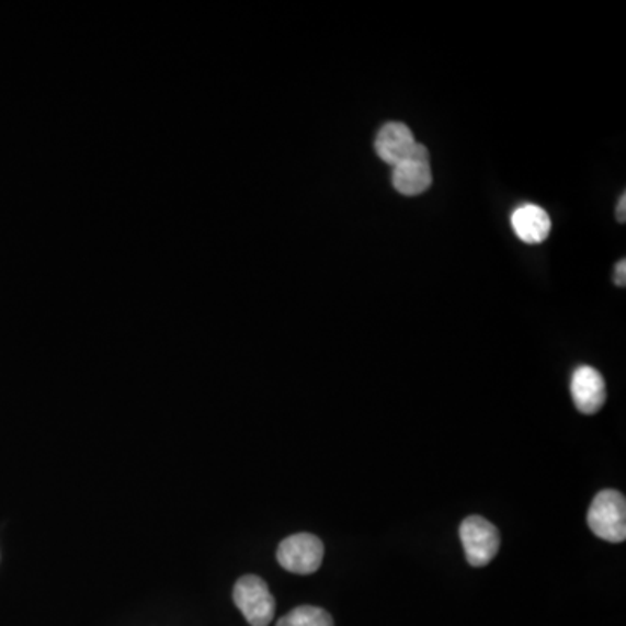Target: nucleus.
Here are the masks:
<instances>
[{
  "mask_svg": "<svg viewBox=\"0 0 626 626\" xmlns=\"http://www.w3.org/2000/svg\"><path fill=\"white\" fill-rule=\"evenodd\" d=\"M589 527L599 538L611 543L626 539V501L622 492L605 489L590 504Z\"/></svg>",
  "mask_w": 626,
  "mask_h": 626,
  "instance_id": "1",
  "label": "nucleus"
},
{
  "mask_svg": "<svg viewBox=\"0 0 626 626\" xmlns=\"http://www.w3.org/2000/svg\"><path fill=\"white\" fill-rule=\"evenodd\" d=\"M234 602L251 626H269L274 619L275 599L260 577L240 578L234 587Z\"/></svg>",
  "mask_w": 626,
  "mask_h": 626,
  "instance_id": "2",
  "label": "nucleus"
},
{
  "mask_svg": "<svg viewBox=\"0 0 626 626\" xmlns=\"http://www.w3.org/2000/svg\"><path fill=\"white\" fill-rule=\"evenodd\" d=\"M459 539L467 560L474 568L488 566L500 550V531L488 519L471 515L459 526Z\"/></svg>",
  "mask_w": 626,
  "mask_h": 626,
  "instance_id": "3",
  "label": "nucleus"
},
{
  "mask_svg": "<svg viewBox=\"0 0 626 626\" xmlns=\"http://www.w3.org/2000/svg\"><path fill=\"white\" fill-rule=\"evenodd\" d=\"M322 559H325V543L314 534H293L278 545V564L295 574L316 572Z\"/></svg>",
  "mask_w": 626,
  "mask_h": 626,
  "instance_id": "4",
  "label": "nucleus"
},
{
  "mask_svg": "<svg viewBox=\"0 0 626 626\" xmlns=\"http://www.w3.org/2000/svg\"><path fill=\"white\" fill-rule=\"evenodd\" d=\"M432 181L429 148L420 144L411 151V156L406 157L394 168V174H391L394 189L408 197L425 194L426 190L432 186Z\"/></svg>",
  "mask_w": 626,
  "mask_h": 626,
  "instance_id": "5",
  "label": "nucleus"
},
{
  "mask_svg": "<svg viewBox=\"0 0 626 626\" xmlns=\"http://www.w3.org/2000/svg\"><path fill=\"white\" fill-rule=\"evenodd\" d=\"M571 396L578 411L595 414L601 411L607 397L604 376L595 367H578L571 378Z\"/></svg>",
  "mask_w": 626,
  "mask_h": 626,
  "instance_id": "6",
  "label": "nucleus"
},
{
  "mask_svg": "<svg viewBox=\"0 0 626 626\" xmlns=\"http://www.w3.org/2000/svg\"><path fill=\"white\" fill-rule=\"evenodd\" d=\"M417 139L406 124L388 123L379 129L375 139V150L379 159L396 168L417 147Z\"/></svg>",
  "mask_w": 626,
  "mask_h": 626,
  "instance_id": "7",
  "label": "nucleus"
},
{
  "mask_svg": "<svg viewBox=\"0 0 626 626\" xmlns=\"http://www.w3.org/2000/svg\"><path fill=\"white\" fill-rule=\"evenodd\" d=\"M512 228L526 244H542L551 231V219L543 207L526 204L513 210Z\"/></svg>",
  "mask_w": 626,
  "mask_h": 626,
  "instance_id": "8",
  "label": "nucleus"
},
{
  "mask_svg": "<svg viewBox=\"0 0 626 626\" xmlns=\"http://www.w3.org/2000/svg\"><path fill=\"white\" fill-rule=\"evenodd\" d=\"M277 626H334L331 614L316 605H299L278 619Z\"/></svg>",
  "mask_w": 626,
  "mask_h": 626,
  "instance_id": "9",
  "label": "nucleus"
},
{
  "mask_svg": "<svg viewBox=\"0 0 626 626\" xmlns=\"http://www.w3.org/2000/svg\"><path fill=\"white\" fill-rule=\"evenodd\" d=\"M614 281H616V286L625 287L626 282V261H619L616 265V272H614Z\"/></svg>",
  "mask_w": 626,
  "mask_h": 626,
  "instance_id": "10",
  "label": "nucleus"
},
{
  "mask_svg": "<svg viewBox=\"0 0 626 626\" xmlns=\"http://www.w3.org/2000/svg\"><path fill=\"white\" fill-rule=\"evenodd\" d=\"M625 206L626 197L625 194H623L622 198H619L618 207H616V218H618L619 224H625Z\"/></svg>",
  "mask_w": 626,
  "mask_h": 626,
  "instance_id": "11",
  "label": "nucleus"
}]
</instances>
